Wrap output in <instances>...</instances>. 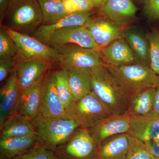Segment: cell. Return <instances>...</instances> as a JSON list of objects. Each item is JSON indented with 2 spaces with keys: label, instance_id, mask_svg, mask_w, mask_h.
Wrapping results in <instances>:
<instances>
[{
  "label": "cell",
  "instance_id": "cell-8",
  "mask_svg": "<svg viewBox=\"0 0 159 159\" xmlns=\"http://www.w3.org/2000/svg\"><path fill=\"white\" fill-rule=\"evenodd\" d=\"M62 69H92L103 64L100 50L75 45H66L54 49Z\"/></svg>",
  "mask_w": 159,
  "mask_h": 159
},
{
  "label": "cell",
  "instance_id": "cell-5",
  "mask_svg": "<svg viewBox=\"0 0 159 159\" xmlns=\"http://www.w3.org/2000/svg\"><path fill=\"white\" fill-rule=\"evenodd\" d=\"M4 28L16 45L17 52L15 61H34L46 62L50 65L53 62H57L55 50L50 46L31 35Z\"/></svg>",
  "mask_w": 159,
  "mask_h": 159
},
{
  "label": "cell",
  "instance_id": "cell-32",
  "mask_svg": "<svg viewBox=\"0 0 159 159\" xmlns=\"http://www.w3.org/2000/svg\"><path fill=\"white\" fill-rule=\"evenodd\" d=\"M64 6L68 14L76 12L94 11L88 0H63Z\"/></svg>",
  "mask_w": 159,
  "mask_h": 159
},
{
  "label": "cell",
  "instance_id": "cell-19",
  "mask_svg": "<svg viewBox=\"0 0 159 159\" xmlns=\"http://www.w3.org/2000/svg\"><path fill=\"white\" fill-rule=\"evenodd\" d=\"M0 139L25 136L35 134L33 119L15 113L0 126Z\"/></svg>",
  "mask_w": 159,
  "mask_h": 159
},
{
  "label": "cell",
  "instance_id": "cell-22",
  "mask_svg": "<svg viewBox=\"0 0 159 159\" xmlns=\"http://www.w3.org/2000/svg\"><path fill=\"white\" fill-rule=\"evenodd\" d=\"M69 85L75 101H77L93 91L91 69H65Z\"/></svg>",
  "mask_w": 159,
  "mask_h": 159
},
{
  "label": "cell",
  "instance_id": "cell-28",
  "mask_svg": "<svg viewBox=\"0 0 159 159\" xmlns=\"http://www.w3.org/2000/svg\"><path fill=\"white\" fill-rule=\"evenodd\" d=\"M125 159H156L145 142L130 135V144Z\"/></svg>",
  "mask_w": 159,
  "mask_h": 159
},
{
  "label": "cell",
  "instance_id": "cell-10",
  "mask_svg": "<svg viewBox=\"0 0 159 159\" xmlns=\"http://www.w3.org/2000/svg\"><path fill=\"white\" fill-rule=\"evenodd\" d=\"M69 44L100 50L85 26L68 27L56 31L52 34L48 45L55 49Z\"/></svg>",
  "mask_w": 159,
  "mask_h": 159
},
{
  "label": "cell",
  "instance_id": "cell-18",
  "mask_svg": "<svg viewBox=\"0 0 159 159\" xmlns=\"http://www.w3.org/2000/svg\"><path fill=\"white\" fill-rule=\"evenodd\" d=\"M130 144V135L110 137L97 145L94 159H125Z\"/></svg>",
  "mask_w": 159,
  "mask_h": 159
},
{
  "label": "cell",
  "instance_id": "cell-7",
  "mask_svg": "<svg viewBox=\"0 0 159 159\" xmlns=\"http://www.w3.org/2000/svg\"><path fill=\"white\" fill-rule=\"evenodd\" d=\"M97 145L89 129L78 127L68 140L51 149L56 159H94Z\"/></svg>",
  "mask_w": 159,
  "mask_h": 159
},
{
  "label": "cell",
  "instance_id": "cell-16",
  "mask_svg": "<svg viewBox=\"0 0 159 159\" xmlns=\"http://www.w3.org/2000/svg\"><path fill=\"white\" fill-rule=\"evenodd\" d=\"M20 92L14 70L0 89V126L8 117L16 112Z\"/></svg>",
  "mask_w": 159,
  "mask_h": 159
},
{
  "label": "cell",
  "instance_id": "cell-40",
  "mask_svg": "<svg viewBox=\"0 0 159 159\" xmlns=\"http://www.w3.org/2000/svg\"><path fill=\"white\" fill-rule=\"evenodd\" d=\"M142 1H144V0H142Z\"/></svg>",
  "mask_w": 159,
  "mask_h": 159
},
{
  "label": "cell",
  "instance_id": "cell-36",
  "mask_svg": "<svg viewBox=\"0 0 159 159\" xmlns=\"http://www.w3.org/2000/svg\"><path fill=\"white\" fill-rule=\"evenodd\" d=\"M149 116L159 117V84L156 88L155 96L152 111Z\"/></svg>",
  "mask_w": 159,
  "mask_h": 159
},
{
  "label": "cell",
  "instance_id": "cell-6",
  "mask_svg": "<svg viewBox=\"0 0 159 159\" xmlns=\"http://www.w3.org/2000/svg\"><path fill=\"white\" fill-rule=\"evenodd\" d=\"M66 114V117L73 119L79 127L88 129L111 115L93 91L75 101Z\"/></svg>",
  "mask_w": 159,
  "mask_h": 159
},
{
  "label": "cell",
  "instance_id": "cell-24",
  "mask_svg": "<svg viewBox=\"0 0 159 159\" xmlns=\"http://www.w3.org/2000/svg\"><path fill=\"white\" fill-rule=\"evenodd\" d=\"M156 88H149L131 96L125 113L132 117L149 116L153 109Z\"/></svg>",
  "mask_w": 159,
  "mask_h": 159
},
{
  "label": "cell",
  "instance_id": "cell-26",
  "mask_svg": "<svg viewBox=\"0 0 159 159\" xmlns=\"http://www.w3.org/2000/svg\"><path fill=\"white\" fill-rule=\"evenodd\" d=\"M43 15L42 25H52L68 15L63 0H37Z\"/></svg>",
  "mask_w": 159,
  "mask_h": 159
},
{
  "label": "cell",
  "instance_id": "cell-17",
  "mask_svg": "<svg viewBox=\"0 0 159 159\" xmlns=\"http://www.w3.org/2000/svg\"><path fill=\"white\" fill-rule=\"evenodd\" d=\"M100 53L103 63L110 66L138 63L133 51L123 37L116 40L100 49Z\"/></svg>",
  "mask_w": 159,
  "mask_h": 159
},
{
  "label": "cell",
  "instance_id": "cell-21",
  "mask_svg": "<svg viewBox=\"0 0 159 159\" xmlns=\"http://www.w3.org/2000/svg\"><path fill=\"white\" fill-rule=\"evenodd\" d=\"M39 144L36 134L0 139V157L1 159H11Z\"/></svg>",
  "mask_w": 159,
  "mask_h": 159
},
{
  "label": "cell",
  "instance_id": "cell-33",
  "mask_svg": "<svg viewBox=\"0 0 159 159\" xmlns=\"http://www.w3.org/2000/svg\"><path fill=\"white\" fill-rule=\"evenodd\" d=\"M144 11L149 20L159 21V0H144Z\"/></svg>",
  "mask_w": 159,
  "mask_h": 159
},
{
  "label": "cell",
  "instance_id": "cell-11",
  "mask_svg": "<svg viewBox=\"0 0 159 159\" xmlns=\"http://www.w3.org/2000/svg\"><path fill=\"white\" fill-rule=\"evenodd\" d=\"M130 122L131 117L126 113L111 114L89 129L98 144L110 137L128 134Z\"/></svg>",
  "mask_w": 159,
  "mask_h": 159
},
{
  "label": "cell",
  "instance_id": "cell-3",
  "mask_svg": "<svg viewBox=\"0 0 159 159\" xmlns=\"http://www.w3.org/2000/svg\"><path fill=\"white\" fill-rule=\"evenodd\" d=\"M33 121L40 144L51 148L64 143L79 127L70 118L50 119L39 113Z\"/></svg>",
  "mask_w": 159,
  "mask_h": 159
},
{
  "label": "cell",
  "instance_id": "cell-13",
  "mask_svg": "<svg viewBox=\"0 0 159 159\" xmlns=\"http://www.w3.org/2000/svg\"><path fill=\"white\" fill-rule=\"evenodd\" d=\"M50 65L34 61H15L16 73L21 91L42 81Z\"/></svg>",
  "mask_w": 159,
  "mask_h": 159
},
{
  "label": "cell",
  "instance_id": "cell-34",
  "mask_svg": "<svg viewBox=\"0 0 159 159\" xmlns=\"http://www.w3.org/2000/svg\"><path fill=\"white\" fill-rule=\"evenodd\" d=\"M14 70V58L0 60V82L5 81Z\"/></svg>",
  "mask_w": 159,
  "mask_h": 159
},
{
  "label": "cell",
  "instance_id": "cell-25",
  "mask_svg": "<svg viewBox=\"0 0 159 159\" xmlns=\"http://www.w3.org/2000/svg\"><path fill=\"white\" fill-rule=\"evenodd\" d=\"M122 34L133 51L138 62L150 66L149 46L147 37L134 30H127Z\"/></svg>",
  "mask_w": 159,
  "mask_h": 159
},
{
  "label": "cell",
  "instance_id": "cell-31",
  "mask_svg": "<svg viewBox=\"0 0 159 159\" xmlns=\"http://www.w3.org/2000/svg\"><path fill=\"white\" fill-rule=\"evenodd\" d=\"M149 46L150 67L159 75V33L152 31L146 36Z\"/></svg>",
  "mask_w": 159,
  "mask_h": 159
},
{
  "label": "cell",
  "instance_id": "cell-15",
  "mask_svg": "<svg viewBox=\"0 0 159 159\" xmlns=\"http://www.w3.org/2000/svg\"><path fill=\"white\" fill-rule=\"evenodd\" d=\"M99 9L104 18L121 27L133 20L137 11L132 0H105Z\"/></svg>",
  "mask_w": 159,
  "mask_h": 159
},
{
  "label": "cell",
  "instance_id": "cell-29",
  "mask_svg": "<svg viewBox=\"0 0 159 159\" xmlns=\"http://www.w3.org/2000/svg\"><path fill=\"white\" fill-rule=\"evenodd\" d=\"M16 52L14 40L4 27L0 25V60L14 58Z\"/></svg>",
  "mask_w": 159,
  "mask_h": 159
},
{
  "label": "cell",
  "instance_id": "cell-38",
  "mask_svg": "<svg viewBox=\"0 0 159 159\" xmlns=\"http://www.w3.org/2000/svg\"><path fill=\"white\" fill-rule=\"evenodd\" d=\"M105 0H88L94 9H99L105 2Z\"/></svg>",
  "mask_w": 159,
  "mask_h": 159
},
{
  "label": "cell",
  "instance_id": "cell-37",
  "mask_svg": "<svg viewBox=\"0 0 159 159\" xmlns=\"http://www.w3.org/2000/svg\"><path fill=\"white\" fill-rule=\"evenodd\" d=\"M11 0H0V24L2 21Z\"/></svg>",
  "mask_w": 159,
  "mask_h": 159
},
{
  "label": "cell",
  "instance_id": "cell-20",
  "mask_svg": "<svg viewBox=\"0 0 159 159\" xmlns=\"http://www.w3.org/2000/svg\"><path fill=\"white\" fill-rule=\"evenodd\" d=\"M128 134L144 142L159 139V117H132Z\"/></svg>",
  "mask_w": 159,
  "mask_h": 159
},
{
  "label": "cell",
  "instance_id": "cell-2",
  "mask_svg": "<svg viewBox=\"0 0 159 159\" xmlns=\"http://www.w3.org/2000/svg\"><path fill=\"white\" fill-rule=\"evenodd\" d=\"M43 15L37 0H11L0 25L32 35L43 25Z\"/></svg>",
  "mask_w": 159,
  "mask_h": 159
},
{
  "label": "cell",
  "instance_id": "cell-30",
  "mask_svg": "<svg viewBox=\"0 0 159 159\" xmlns=\"http://www.w3.org/2000/svg\"><path fill=\"white\" fill-rule=\"evenodd\" d=\"M11 159H56L54 151L38 144Z\"/></svg>",
  "mask_w": 159,
  "mask_h": 159
},
{
  "label": "cell",
  "instance_id": "cell-12",
  "mask_svg": "<svg viewBox=\"0 0 159 159\" xmlns=\"http://www.w3.org/2000/svg\"><path fill=\"white\" fill-rule=\"evenodd\" d=\"M84 26L100 49L122 37V27L104 18L92 17Z\"/></svg>",
  "mask_w": 159,
  "mask_h": 159
},
{
  "label": "cell",
  "instance_id": "cell-14",
  "mask_svg": "<svg viewBox=\"0 0 159 159\" xmlns=\"http://www.w3.org/2000/svg\"><path fill=\"white\" fill-rule=\"evenodd\" d=\"M94 13V11H93L67 15L52 25H42L31 36L48 45L52 34L55 32L68 27L84 26L93 17Z\"/></svg>",
  "mask_w": 159,
  "mask_h": 159
},
{
  "label": "cell",
  "instance_id": "cell-4",
  "mask_svg": "<svg viewBox=\"0 0 159 159\" xmlns=\"http://www.w3.org/2000/svg\"><path fill=\"white\" fill-rule=\"evenodd\" d=\"M107 66L131 96L146 89L156 88L159 85V75L149 66L139 63L116 67Z\"/></svg>",
  "mask_w": 159,
  "mask_h": 159
},
{
  "label": "cell",
  "instance_id": "cell-35",
  "mask_svg": "<svg viewBox=\"0 0 159 159\" xmlns=\"http://www.w3.org/2000/svg\"><path fill=\"white\" fill-rule=\"evenodd\" d=\"M155 157L159 158V139L145 142Z\"/></svg>",
  "mask_w": 159,
  "mask_h": 159
},
{
  "label": "cell",
  "instance_id": "cell-1",
  "mask_svg": "<svg viewBox=\"0 0 159 159\" xmlns=\"http://www.w3.org/2000/svg\"><path fill=\"white\" fill-rule=\"evenodd\" d=\"M93 91L111 114L125 113L131 96L118 77L105 64L91 69Z\"/></svg>",
  "mask_w": 159,
  "mask_h": 159
},
{
  "label": "cell",
  "instance_id": "cell-39",
  "mask_svg": "<svg viewBox=\"0 0 159 159\" xmlns=\"http://www.w3.org/2000/svg\"><path fill=\"white\" fill-rule=\"evenodd\" d=\"M156 159H159V158H156Z\"/></svg>",
  "mask_w": 159,
  "mask_h": 159
},
{
  "label": "cell",
  "instance_id": "cell-27",
  "mask_svg": "<svg viewBox=\"0 0 159 159\" xmlns=\"http://www.w3.org/2000/svg\"><path fill=\"white\" fill-rule=\"evenodd\" d=\"M53 73L57 94L66 112L75 102L68 81L66 71L61 69Z\"/></svg>",
  "mask_w": 159,
  "mask_h": 159
},
{
  "label": "cell",
  "instance_id": "cell-23",
  "mask_svg": "<svg viewBox=\"0 0 159 159\" xmlns=\"http://www.w3.org/2000/svg\"><path fill=\"white\" fill-rule=\"evenodd\" d=\"M42 81L21 91L16 113L31 119L37 116L39 112Z\"/></svg>",
  "mask_w": 159,
  "mask_h": 159
},
{
  "label": "cell",
  "instance_id": "cell-9",
  "mask_svg": "<svg viewBox=\"0 0 159 159\" xmlns=\"http://www.w3.org/2000/svg\"><path fill=\"white\" fill-rule=\"evenodd\" d=\"M39 113L50 119L66 117L65 108L57 94L53 72L47 73L43 79Z\"/></svg>",
  "mask_w": 159,
  "mask_h": 159
}]
</instances>
